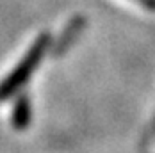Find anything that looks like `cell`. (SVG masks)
<instances>
[{"label": "cell", "mask_w": 155, "mask_h": 153, "mask_svg": "<svg viewBox=\"0 0 155 153\" xmlns=\"http://www.w3.org/2000/svg\"><path fill=\"white\" fill-rule=\"evenodd\" d=\"M48 45H50V36L48 34H41L36 39V43L29 48V52L20 61V64H16L15 70L0 82V102L11 98L18 89H21L25 86V82L29 80V76L36 71L41 57L45 55Z\"/></svg>", "instance_id": "1"}, {"label": "cell", "mask_w": 155, "mask_h": 153, "mask_svg": "<svg viewBox=\"0 0 155 153\" xmlns=\"http://www.w3.org/2000/svg\"><path fill=\"white\" fill-rule=\"evenodd\" d=\"M31 116H32V110H31V102L27 96H21L18 98L15 105V110H13V125H15L16 130H25L31 123Z\"/></svg>", "instance_id": "2"}, {"label": "cell", "mask_w": 155, "mask_h": 153, "mask_svg": "<svg viewBox=\"0 0 155 153\" xmlns=\"http://www.w3.org/2000/svg\"><path fill=\"white\" fill-rule=\"evenodd\" d=\"M82 27H84V20H82V18H75V20L66 27L64 34H62L61 39H59V45L55 46V54H57V55H59L61 52H64L68 46L73 43V39L78 36V32L82 31Z\"/></svg>", "instance_id": "3"}]
</instances>
